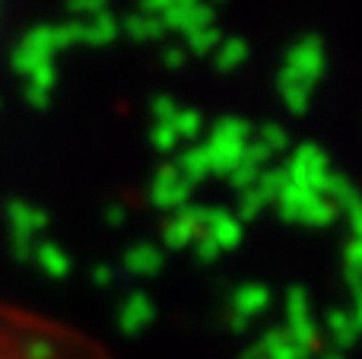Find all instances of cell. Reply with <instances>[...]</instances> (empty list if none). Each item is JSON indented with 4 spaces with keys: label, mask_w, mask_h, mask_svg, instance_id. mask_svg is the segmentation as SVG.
Wrapping results in <instances>:
<instances>
[]
</instances>
